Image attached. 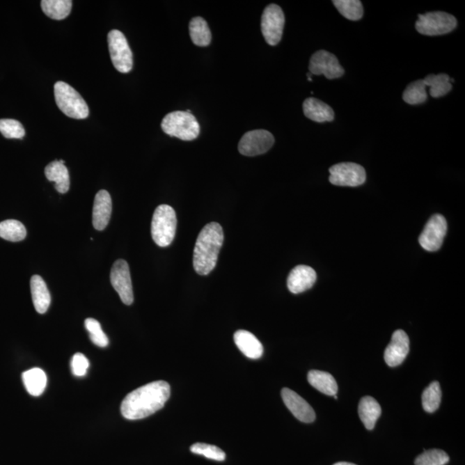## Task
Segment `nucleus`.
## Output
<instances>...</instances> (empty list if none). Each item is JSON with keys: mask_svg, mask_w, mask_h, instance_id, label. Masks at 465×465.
<instances>
[{"mask_svg": "<svg viewBox=\"0 0 465 465\" xmlns=\"http://www.w3.org/2000/svg\"><path fill=\"white\" fill-rule=\"evenodd\" d=\"M441 388L439 382L431 383L423 391V406L425 411L434 413L441 402Z\"/></svg>", "mask_w": 465, "mask_h": 465, "instance_id": "obj_31", "label": "nucleus"}, {"mask_svg": "<svg viewBox=\"0 0 465 465\" xmlns=\"http://www.w3.org/2000/svg\"><path fill=\"white\" fill-rule=\"evenodd\" d=\"M109 50L115 68L123 74L132 70L133 54L125 36L121 31L112 30L108 34Z\"/></svg>", "mask_w": 465, "mask_h": 465, "instance_id": "obj_7", "label": "nucleus"}, {"mask_svg": "<svg viewBox=\"0 0 465 465\" xmlns=\"http://www.w3.org/2000/svg\"><path fill=\"white\" fill-rule=\"evenodd\" d=\"M281 395L285 406L297 420L304 423H313L315 420L314 409L303 397L288 388H283Z\"/></svg>", "mask_w": 465, "mask_h": 465, "instance_id": "obj_14", "label": "nucleus"}, {"mask_svg": "<svg viewBox=\"0 0 465 465\" xmlns=\"http://www.w3.org/2000/svg\"><path fill=\"white\" fill-rule=\"evenodd\" d=\"M274 143V136L267 130H252L242 136L238 145V150L242 155L253 157L270 150Z\"/></svg>", "mask_w": 465, "mask_h": 465, "instance_id": "obj_10", "label": "nucleus"}, {"mask_svg": "<svg viewBox=\"0 0 465 465\" xmlns=\"http://www.w3.org/2000/svg\"><path fill=\"white\" fill-rule=\"evenodd\" d=\"M330 183L338 187H357L365 182L364 167L352 162L340 163L330 167Z\"/></svg>", "mask_w": 465, "mask_h": 465, "instance_id": "obj_9", "label": "nucleus"}, {"mask_svg": "<svg viewBox=\"0 0 465 465\" xmlns=\"http://www.w3.org/2000/svg\"><path fill=\"white\" fill-rule=\"evenodd\" d=\"M234 340L236 346L246 357L252 359L262 357L264 352L262 344L252 333L246 330H238L235 333Z\"/></svg>", "mask_w": 465, "mask_h": 465, "instance_id": "obj_18", "label": "nucleus"}, {"mask_svg": "<svg viewBox=\"0 0 465 465\" xmlns=\"http://www.w3.org/2000/svg\"><path fill=\"white\" fill-rule=\"evenodd\" d=\"M425 85L429 87V93L434 99L446 95L452 88L450 79L448 74H429L423 79Z\"/></svg>", "mask_w": 465, "mask_h": 465, "instance_id": "obj_27", "label": "nucleus"}, {"mask_svg": "<svg viewBox=\"0 0 465 465\" xmlns=\"http://www.w3.org/2000/svg\"><path fill=\"white\" fill-rule=\"evenodd\" d=\"M170 395V385L165 381L143 385L123 399L122 415L129 420L144 419L164 408Z\"/></svg>", "mask_w": 465, "mask_h": 465, "instance_id": "obj_1", "label": "nucleus"}, {"mask_svg": "<svg viewBox=\"0 0 465 465\" xmlns=\"http://www.w3.org/2000/svg\"><path fill=\"white\" fill-rule=\"evenodd\" d=\"M189 31H190L191 41L195 45L206 47L212 42V32H210L209 25L201 17L192 18L189 24Z\"/></svg>", "mask_w": 465, "mask_h": 465, "instance_id": "obj_25", "label": "nucleus"}, {"mask_svg": "<svg viewBox=\"0 0 465 465\" xmlns=\"http://www.w3.org/2000/svg\"><path fill=\"white\" fill-rule=\"evenodd\" d=\"M457 24L456 17L444 12H432L419 15L416 29L421 35L441 36L448 34L455 30Z\"/></svg>", "mask_w": 465, "mask_h": 465, "instance_id": "obj_6", "label": "nucleus"}, {"mask_svg": "<svg viewBox=\"0 0 465 465\" xmlns=\"http://www.w3.org/2000/svg\"><path fill=\"white\" fill-rule=\"evenodd\" d=\"M32 300L36 312L45 314L51 304L50 292L42 277L34 275L31 279Z\"/></svg>", "mask_w": 465, "mask_h": 465, "instance_id": "obj_21", "label": "nucleus"}, {"mask_svg": "<svg viewBox=\"0 0 465 465\" xmlns=\"http://www.w3.org/2000/svg\"><path fill=\"white\" fill-rule=\"evenodd\" d=\"M161 129L169 136L183 141L197 139L200 133L197 118L187 111H173L167 114L162 120Z\"/></svg>", "mask_w": 465, "mask_h": 465, "instance_id": "obj_5", "label": "nucleus"}, {"mask_svg": "<svg viewBox=\"0 0 465 465\" xmlns=\"http://www.w3.org/2000/svg\"><path fill=\"white\" fill-rule=\"evenodd\" d=\"M310 72L314 75H324L326 79L342 77L345 70L334 54L326 50H319L312 56Z\"/></svg>", "mask_w": 465, "mask_h": 465, "instance_id": "obj_13", "label": "nucleus"}, {"mask_svg": "<svg viewBox=\"0 0 465 465\" xmlns=\"http://www.w3.org/2000/svg\"><path fill=\"white\" fill-rule=\"evenodd\" d=\"M426 88L423 79H418L407 86L402 99L407 104L411 105L423 104L427 100Z\"/></svg>", "mask_w": 465, "mask_h": 465, "instance_id": "obj_30", "label": "nucleus"}, {"mask_svg": "<svg viewBox=\"0 0 465 465\" xmlns=\"http://www.w3.org/2000/svg\"><path fill=\"white\" fill-rule=\"evenodd\" d=\"M409 352V338L403 330H397L391 343L385 349L384 361L391 367L398 366L405 361Z\"/></svg>", "mask_w": 465, "mask_h": 465, "instance_id": "obj_15", "label": "nucleus"}, {"mask_svg": "<svg viewBox=\"0 0 465 465\" xmlns=\"http://www.w3.org/2000/svg\"><path fill=\"white\" fill-rule=\"evenodd\" d=\"M450 457L444 450L431 449L425 450L416 457V465H446L449 463Z\"/></svg>", "mask_w": 465, "mask_h": 465, "instance_id": "obj_32", "label": "nucleus"}, {"mask_svg": "<svg viewBox=\"0 0 465 465\" xmlns=\"http://www.w3.org/2000/svg\"><path fill=\"white\" fill-rule=\"evenodd\" d=\"M0 133L7 139H22L25 136L24 126L14 119H0Z\"/></svg>", "mask_w": 465, "mask_h": 465, "instance_id": "obj_34", "label": "nucleus"}, {"mask_svg": "<svg viewBox=\"0 0 465 465\" xmlns=\"http://www.w3.org/2000/svg\"><path fill=\"white\" fill-rule=\"evenodd\" d=\"M333 3L341 15L349 20L357 21L364 15V8L359 0H333Z\"/></svg>", "mask_w": 465, "mask_h": 465, "instance_id": "obj_29", "label": "nucleus"}, {"mask_svg": "<svg viewBox=\"0 0 465 465\" xmlns=\"http://www.w3.org/2000/svg\"><path fill=\"white\" fill-rule=\"evenodd\" d=\"M333 465H357L352 463H348V462H339L334 464Z\"/></svg>", "mask_w": 465, "mask_h": 465, "instance_id": "obj_37", "label": "nucleus"}, {"mask_svg": "<svg viewBox=\"0 0 465 465\" xmlns=\"http://www.w3.org/2000/svg\"><path fill=\"white\" fill-rule=\"evenodd\" d=\"M382 413L379 402L372 397H365L358 405V415L366 429L372 430Z\"/></svg>", "mask_w": 465, "mask_h": 465, "instance_id": "obj_22", "label": "nucleus"}, {"mask_svg": "<svg viewBox=\"0 0 465 465\" xmlns=\"http://www.w3.org/2000/svg\"><path fill=\"white\" fill-rule=\"evenodd\" d=\"M85 326L87 331L89 332L90 339L93 344L100 347H107L108 346V337L104 333L100 323L97 320L93 318L86 319Z\"/></svg>", "mask_w": 465, "mask_h": 465, "instance_id": "obj_33", "label": "nucleus"}, {"mask_svg": "<svg viewBox=\"0 0 465 465\" xmlns=\"http://www.w3.org/2000/svg\"><path fill=\"white\" fill-rule=\"evenodd\" d=\"M24 225L17 220H6L0 223V237L6 241L17 242L26 237Z\"/></svg>", "mask_w": 465, "mask_h": 465, "instance_id": "obj_28", "label": "nucleus"}, {"mask_svg": "<svg viewBox=\"0 0 465 465\" xmlns=\"http://www.w3.org/2000/svg\"><path fill=\"white\" fill-rule=\"evenodd\" d=\"M23 382L28 393L33 397H39L45 391L47 375L42 369L33 368L26 370L22 375Z\"/></svg>", "mask_w": 465, "mask_h": 465, "instance_id": "obj_24", "label": "nucleus"}, {"mask_svg": "<svg viewBox=\"0 0 465 465\" xmlns=\"http://www.w3.org/2000/svg\"><path fill=\"white\" fill-rule=\"evenodd\" d=\"M45 176L50 182L54 183L56 191L59 194H65L70 188V178L67 166L60 161L49 163L45 167Z\"/></svg>", "mask_w": 465, "mask_h": 465, "instance_id": "obj_20", "label": "nucleus"}, {"mask_svg": "<svg viewBox=\"0 0 465 465\" xmlns=\"http://www.w3.org/2000/svg\"><path fill=\"white\" fill-rule=\"evenodd\" d=\"M89 361L85 355L82 354H76L72 358L71 368L72 372L76 377L86 376L87 370L89 368Z\"/></svg>", "mask_w": 465, "mask_h": 465, "instance_id": "obj_36", "label": "nucleus"}, {"mask_svg": "<svg viewBox=\"0 0 465 465\" xmlns=\"http://www.w3.org/2000/svg\"><path fill=\"white\" fill-rule=\"evenodd\" d=\"M446 231L448 223L445 217L441 215L432 216L420 236V246L428 252L438 251L444 242Z\"/></svg>", "mask_w": 465, "mask_h": 465, "instance_id": "obj_11", "label": "nucleus"}, {"mask_svg": "<svg viewBox=\"0 0 465 465\" xmlns=\"http://www.w3.org/2000/svg\"><path fill=\"white\" fill-rule=\"evenodd\" d=\"M316 281V274L313 268L300 265L290 272L287 286L290 292L299 294L313 287Z\"/></svg>", "mask_w": 465, "mask_h": 465, "instance_id": "obj_16", "label": "nucleus"}, {"mask_svg": "<svg viewBox=\"0 0 465 465\" xmlns=\"http://www.w3.org/2000/svg\"><path fill=\"white\" fill-rule=\"evenodd\" d=\"M191 452L205 457L209 459L220 461V462L226 459V454L223 450L216 446L205 444V443H196V444L192 445Z\"/></svg>", "mask_w": 465, "mask_h": 465, "instance_id": "obj_35", "label": "nucleus"}, {"mask_svg": "<svg viewBox=\"0 0 465 465\" xmlns=\"http://www.w3.org/2000/svg\"><path fill=\"white\" fill-rule=\"evenodd\" d=\"M177 230V216L173 207L161 205L156 208L152 216L151 234L159 246L166 248L172 244Z\"/></svg>", "mask_w": 465, "mask_h": 465, "instance_id": "obj_3", "label": "nucleus"}, {"mask_svg": "<svg viewBox=\"0 0 465 465\" xmlns=\"http://www.w3.org/2000/svg\"><path fill=\"white\" fill-rule=\"evenodd\" d=\"M223 241V230L219 223L207 224L199 232L194 253V267L198 274L208 275L215 269Z\"/></svg>", "mask_w": 465, "mask_h": 465, "instance_id": "obj_2", "label": "nucleus"}, {"mask_svg": "<svg viewBox=\"0 0 465 465\" xmlns=\"http://www.w3.org/2000/svg\"><path fill=\"white\" fill-rule=\"evenodd\" d=\"M308 381L311 386L326 395H336L338 384L331 374L322 370H310L308 374Z\"/></svg>", "mask_w": 465, "mask_h": 465, "instance_id": "obj_23", "label": "nucleus"}, {"mask_svg": "<svg viewBox=\"0 0 465 465\" xmlns=\"http://www.w3.org/2000/svg\"><path fill=\"white\" fill-rule=\"evenodd\" d=\"M304 113L306 118L316 123L332 122L334 112L329 104L322 100L310 97L304 102Z\"/></svg>", "mask_w": 465, "mask_h": 465, "instance_id": "obj_19", "label": "nucleus"}, {"mask_svg": "<svg viewBox=\"0 0 465 465\" xmlns=\"http://www.w3.org/2000/svg\"><path fill=\"white\" fill-rule=\"evenodd\" d=\"M285 22L281 6L271 3L266 7L261 18V31L269 45L276 46L281 41Z\"/></svg>", "mask_w": 465, "mask_h": 465, "instance_id": "obj_8", "label": "nucleus"}, {"mask_svg": "<svg viewBox=\"0 0 465 465\" xmlns=\"http://www.w3.org/2000/svg\"><path fill=\"white\" fill-rule=\"evenodd\" d=\"M41 6L45 15L54 20H63L70 14L72 2L71 0H42Z\"/></svg>", "mask_w": 465, "mask_h": 465, "instance_id": "obj_26", "label": "nucleus"}, {"mask_svg": "<svg viewBox=\"0 0 465 465\" xmlns=\"http://www.w3.org/2000/svg\"><path fill=\"white\" fill-rule=\"evenodd\" d=\"M54 99H56L57 107L69 118L79 120L88 118V105L84 100L81 94L66 82L56 83Z\"/></svg>", "mask_w": 465, "mask_h": 465, "instance_id": "obj_4", "label": "nucleus"}, {"mask_svg": "<svg viewBox=\"0 0 465 465\" xmlns=\"http://www.w3.org/2000/svg\"><path fill=\"white\" fill-rule=\"evenodd\" d=\"M111 282L123 303L132 305L134 301L133 286L129 267L125 260H118L113 264L111 271Z\"/></svg>", "mask_w": 465, "mask_h": 465, "instance_id": "obj_12", "label": "nucleus"}, {"mask_svg": "<svg viewBox=\"0 0 465 465\" xmlns=\"http://www.w3.org/2000/svg\"><path fill=\"white\" fill-rule=\"evenodd\" d=\"M112 212V201L107 191L97 192L94 200L93 210V224L95 230L102 231L107 227Z\"/></svg>", "mask_w": 465, "mask_h": 465, "instance_id": "obj_17", "label": "nucleus"}]
</instances>
